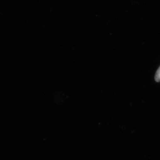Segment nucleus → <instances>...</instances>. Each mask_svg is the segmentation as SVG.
<instances>
[{
  "label": "nucleus",
  "instance_id": "obj_1",
  "mask_svg": "<svg viewBox=\"0 0 160 160\" xmlns=\"http://www.w3.org/2000/svg\"><path fill=\"white\" fill-rule=\"evenodd\" d=\"M155 80L157 82H160V67L156 72L155 75Z\"/></svg>",
  "mask_w": 160,
  "mask_h": 160
}]
</instances>
